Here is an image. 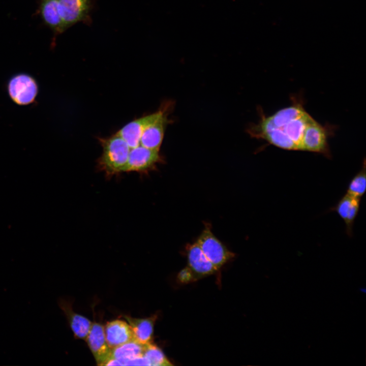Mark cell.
Masks as SVG:
<instances>
[{
    "label": "cell",
    "mask_w": 366,
    "mask_h": 366,
    "mask_svg": "<svg viewBox=\"0 0 366 366\" xmlns=\"http://www.w3.org/2000/svg\"><path fill=\"white\" fill-rule=\"evenodd\" d=\"M247 129L253 138L263 139L273 145L289 150H301L306 129L313 118L298 102L265 116Z\"/></svg>",
    "instance_id": "1"
},
{
    "label": "cell",
    "mask_w": 366,
    "mask_h": 366,
    "mask_svg": "<svg viewBox=\"0 0 366 366\" xmlns=\"http://www.w3.org/2000/svg\"><path fill=\"white\" fill-rule=\"evenodd\" d=\"M102 153L98 161L99 168L107 176L123 172L131 148L117 134L108 138H100Z\"/></svg>",
    "instance_id": "2"
},
{
    "label": "cell",
    "mask_w": 366,
    "mask_h": 366,
    "mask_svg": "<svg viewBox=\"0 0 366 366\" xmlns=\"http://www.w3.org/2000/svg\"><path fill=\"white\" fill-rule=\"evenodd\" d=\"M7 90L13 102L18 105L24 106L36 101L39 88L36 80L32 76L19 73L9 79Z\"/></svg>",
    "instance_id": "3"
},
{
    "label": "cell",
    "mask_w": 366,
    "mask_h": 366,
    "mask_svg": "<svg viewBox=\"0 0 366 366\" xmlns=\"http://www.w3.org/2000/svg\"><path fill=\"white\" fill-rule=\"evenodd\" d=\"M170 101L162 104L156 118L143 131L140 144L148 148L159 149L164 137L165 131L171 121L169 115L172 107Z\"/></svg>",
    "instance_id": "4"
},
{
    "label": "cell",
    "mask_w": 366,
    "mask_h": 366,
    "mask_svg": "<svg viewBox=\"0 0 366 366\" xmlns=\"http://www.w3.org/2000/svg\"><path fill=\"white\" fill-rule=\"evenodd\" d=\"M163 161L159 149L148 148L139 144L131 148L123 172L146 173Z\"/></svg>",
    "instance_id": "5"
},
{
    "label": "cell",
    "mask_w": 366,
    "mask_h": 366,
    "mask_svg": "<svg viewBox=\"0 0 366 366\" xmlns=\"http://www.w3.org/2000/svg\"><path fill=\"white\" fill-rule=\"evenodd\" d=\"M197 243L206 258L217 269L234 257V254L225 247L208 227L203 231Z\"/></svg>",
    "instance_id": "6"
},
{
    "label": "cell",
    "mask_w": 366,
    "mask_h": 366,
    "mask_svg": "<svg viewBox=\"0 0 366 366\" xmlns=\"http://www.w3.org/2000/svg\"><path fill=\"white\" fill-rule=\"evenodd\" d=\"M65 30L80 22L89 23L93 0H58Z\"/></svg>",
    "instance_id": "7"
},
{
    "label": "cell",
    "mask_w": 366,
    "mask_h": 366,
    "mask_svg": "<svg viewBox=\"0 0 366 366\" xmlns=\"http://www.w3.org/2000/svg\"><path fill=\"white\" fill-rule=\"evenodd\" d=\"M327 134L325 127L313 118L306 127L301 150L320 153L330 158Z\"/></svg>",
    "instance_id": "8"
},
{
    "label": "cell",
    "mask_w": 366,
    "mask_h": 366,
    "mask_svg": "<svg viewBox=\"0 0 366 366\" xmlns=\"http://www.w3.org/2000/svg\"><path fill=\"white\" fill-rule=\"evenodd\" d=\"M97 365H103L111 356V349L108 346L104 333V326L94 321L85 340Z\"/></svg>",
    "instance_id": "9"
},
{
    "label": "cell",
    "mask_w": 366,
    "mask_h": 366,
    "mask_svg": "<svg viewBox=\"0 0 366 366\" xmlns=\"http://www.w3.org/2000/svg\"><path fill=\"white\" fill-rule=\"evenodd\" d=\"M57 302L66 317L75 338L85 341L92 322L86 317L74 312L72 308V302L70 300L59 298Z\"/></svg>",
    "instance_id": "10"
},
{
    "label": "cell",
    "mask_w": 366,
    "mask_h": 366,
    "mask_svg": "<svg viewBox=\"0 0 366 366\" xmlns=\"http://www.w3.org/2000/svg\"><path fill=\"white\" fill-rule=\"evenodd\" d=\"M360 200L346 193L330 209L344 221L346 234L350 237L353 235V225L359 209Z\"/></svg>",
    "instance_id": "11"
},
{
    "label": "cell",
    "mask_w": 366,
    "mask_h": 366,
    "mask_svg": "<svg viewBox=\"0 0 366 366\" xmlns=\"http://www.w3.org/2000/svg\"><path fill=\"white\" fill-rule=\"evenodd\" d=\"M157 111L137 118L123 127L117 133L128 144L131 148L140 144L141 135L146 127L157 116Z\"/></svg>",
    "instance_id": "12"
},
{
    "label": "cell",
    "mask_w": 366,
    "mask_h": 366,
    "mask_svg": "<svg viewBox=\"0 0 366 366\" xmlns=\"http://www.w3.org/2000/svg\"><path fill=\"white\" fill-rule=\"evenodd\" d=\"M104 328L107 343L111 349L135 340L130 325L124 321L116 319L107 322Z\"/></svg>",
    "instance_id": "13"
},
{
    "label": "cell",
    "mask_w": 366,
    "mask_h": 366,
    "mask_svg": "<svg viewBox=\"0 0 366 366\" xmlns=\"http://www.w3.org/2000/svg\"><path fill=\"white\" fill-rule=\"evenodd\" d=\"M187 251L188 267L195 276L210 275L218 270L205 256L197 242L189 245Z\"/></svg>",
    "instance_id": "14"
},
{
    "label": "cell",
    "mask_w": 366,
    "mask_h": 366,
    "mask_svg": "<svg viewBox=\"0 0 366 366\" xmlns=\"http://www.w3.org/2000/svg\"><path fill=\"white\" fill-rule=\"evenodd\" d=\"M133 333L134 339L142 344L153 342L154 328L158 317L154 314L147 318H137L124 315Z\"/></svg>",
    "instance_id": "15"
},
{
    "label": "cell",
    "mask_w": 366,
    "mask_h": 366,
    "mask_svg": "<svg viewBox=\"0 0 366 366\" xmlns=\"http://www.w3.org/2000/svg\"><path fill=\"white\" fill-rule=\"evenodd\" d=\"M40 13L45 23L56 34L66 30L58 9V0H41Z\"/></svg>",
    "instance_id": "16"
},
{
    "label": "cell",
    "mask_w": 366,
    "mask_h": 366,
    "mask_svg": "<svg viewBox=\"0 0 366 366\" xmlns=\"http://www.w3.org/2000/svg\"><path fill=\"white\" fill-rule=\"evenodd\" d=\"M144 344L132 340L111 350V356L123 365L124 361L143 355Z\"/></svg>",
    "instance_id": "17"
},
{
    "label": "cell",
    "mask_w": 366,
    "mask_h": 366,
    "mask_svg": "<svg viewBox=\"0 0 366 366\" xmlns=\"http://www.w3.org/2000/svg\"><path fill=\"white\" fill-rule=\"evenodd\" d=\"M143 356L147 359L150 365H173L165 355L162 350L153 342L144 344Z\"/></svg>",
    "instance_id": "18"
},
{
    "label": "cell",
    "mask_w": 366,
    "mask_h": 366,
    "mask_svg": "<svg viewBox=\"0 0 366 366\" xmlns=\"http://www.w3.org/2000/svg\"><path fill=\"white\" fill-rule=\"evenodd\" d=\"M363 166L350 180L347 193L353 197L361 199L366 189L365 162L363 160Z\"/></svg>",
    "instance_id": "19"
},
{
    "label": "cell",
    "mask_w": 366,
    "mask_h": 366,
    "mask_svg": "<svg viewBox=\"0 0 366 366\" xmlns=\"http://www.w3.org/2000/svg\"><path fill=\"white\" fill-rule=\"evenodd\" d=\"M150 365L147 359L143 355L124 362L123 365Z\"/></svg>",
    "instance_id": "20"
},
{
    "label": "cell",
    "mask_w": 366,
    "mask_h": 366,
    "mask_svg": "<svg viewBox=\"0 0 366 366\" xmlns=\"http://www.w3.org/2000/svg\"><path fill=\"white\" fill-rule=\"evenodd\" d=\"M194 274L188 267L182 269L178 276L179 280L182 282H188L194 278Z\"/></svg>",
    "instance_id": "21"
},
{
    "label": "cell",
    "mask_w": 366,
    "mask_h": 366,
    "mask_svg": "<svg viewBox=\"0 0 366 366\" xmlns=\"http://www.w3.org/2000/svg\"><path fill=\"white\" fill-rule=\"evenodd\" d=\"M103 365H122V364L118 360L110 358L105 362Z\"/></svg>",
    "instance_id": "22"
},
{
    "label": "cell",
    "mask_w": 366,
    "mask_h": 366,
    "mask_svg": "<svg viewBox=\"0 0 366 366\" xmlns=\"http://www.w3.org/2000/svg\"><path fill=\"white\" fill-rule=\"evenodd\" d=\"M360 290L362 292H363V293H365V289L364 288H361Z\"/></svg>",
    "instance_id": "23"
}]
</instances>
